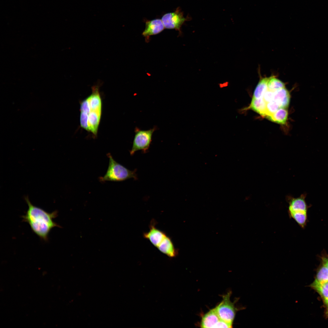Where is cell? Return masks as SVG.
<instances>
[{"mask_svg": "<svg viewBox=\"0 0 328 328\" xmlns=\"http://www.w3.org/2000/svg\"><path fill=\"white\" fill-rule=\"evenodd\" d=\"M24 199L28 206L25 215L22 216L23 220L26 222L32 230L41 239L46 241L51 230L60 226L53 221L57 216L56 211L48 213L42 209L33 205L28 196Z\"/></svg>", "mask_w": 328, "mask_h": 328, "instance_id": "obj_1", "label": "cell"}, {"mask_svg": "<svg viewBox=\"0 0 328 328\" xmlns=\"http://www.w3.org/2000/svg\"><path fill=\"white\" fill-rule=\"evenodd\" d=\"M107 155L109 159L108 166L105 175L99 178L101 182L121 181L130 178L137 179L136 170H130L118 163L114 159L110 153H108Z\"/></svg>", "mask_w": 328, "mask_h": 328, "instance_id": "obj_2", "label": "cell"}, {"mask_svg": "<svg viewBox=\"0 0 328 328\" xmlns=\"http://www.w3.org/2000/svg\"><path fill=\"white\" fill-rule=\"evenodd\" d=\"M231 295V292L230 291L223 295L222 301L214 309L221 319L233 325L237 312L238 310L245 309V308L236 307L235 304L239 299H236L234 302H232L230 299Z\"/></svg>", "mask_w": 328, "mask_h": 328, "instance_id": "obj_3", "label": "cell"}, {"mask_svg": "<svg viewBox=\"0 0 328 328\" xmlns=\"http://www.w3.org/2000/svg\"><path fill=\"white\" fill-rule=\"evenodd\" d=\"M157 129L156 126L147 130L135 128L132 147L130 152L131 155H133L138 151L141 150L144 153L148 151L152 141L153 133Z\"/></svg>", "mask_w": 328, "mask_h": 328, "instance_id": "obj_4", "label": "cell"}, {"mask_svg": "<svg viewBox=\"0 0 328 328\" xmlns=\"http://www.w3.org/2000/svg\"><path fill=\"white\" fill-rule=\"evenodd\" d=\"M190 19L189 17H184L180 8L178 7L174 12L164 14L161 20L165 28L175 29L180 33L182 25Z\"/></svg>", "mask_w": 328, "mask_h": 328, "instance_id": "obj_5", "label": "cell"}, {"mask_svg": "<svg viewBox=\"0 0 328 328\" xmlns=\"http://www.w3.org/2000/svg\"><path fill=\"white\" fill-rule=\"evenodd\" d=\"M232 326L223 321L219 317L214 308L202 317L200 323L202 328H232Z\"/></svg>", "mask_w": 328, "mask_h": 328, "instance_id": "obj_6", "label": "cell"}, {"mask_svg": "<svg viewBox=\"0 0 328 328\" xmlns=\"http://www.w3.org/2000/svg\"><path fill=\"white\" fill-rule=\"evenodd\" d=\"M305 197L306 194H302L298 197H290L288 199V212L290 217L294 214L307 213V206Z\"/></svg>", "mask_w": 328, "mask_h": 328, "instance_id": "obj_7", "label": "cell"}, {"mask_svg": "<svg viewBox=\"0 0 328 328\" xmlns=\"http://www.w3.org/2000/svg\"><path fill=\"white\" fill-rule=\"evenodd\" d=\"M149 226V231L144 233L143 237L149 241L157 248L167 234L156 227L154 221L151 222Z\"/></svg>", "mask_w": 328, "mask_h": 328, "instance_id": "obj_8", "label": "cell"}, {"mask_svg": "<svg viewBox=\"0 0 328 328\" xmlns=\"http://www.w3.org/2000/svg\"><path fill=\"white\" fill-rule=\"evenodd\" d=\"M165 29L161 19H156L151 20H147L145 26L142 34L148 40L150 36L157 34Z\"/></svg>", "mask_w": 328, "mask_h": 328, "instance_id": "obj_9", "label": "cell"}, {"mask_svg": "<svg viewBox=\"0 0 328 328\" xmlns=\"http://www.w3.org/2000/svg\"><path fill=\"white\" fill-rule=\"evenodd\" d=\"M161 252L170 258L176 257L178 251L175 248L171 238L167 235L157 247Z\"/></svg>", "mask_w": 328, "mask_h": 328, "instance_id": "obj_10", "label": "cell"}, {"mask_svg": "<svg viewBox=\"0 0 328 328\" xmlns=\"http://www.w3.org/2000/svg\"><path fill=\"white\" fill-rule=\"evenodd\" d=\"M101 111L90 110L88 113H87L88 115L89 131L91 132L94 135L97 134Z\"/></svg>", "mask_w": 328, "mask_h": 328, "instance_id": "obj_11", "label": "cell"}, {"mask_svg": "<svg viewBox=\"0 0 328 328\" xmlns=\"http://www.w3.org/2000/svg\"><path fill=\"white\" fill-rule=\"evenodd\" d=\"M87 98L90 105V110L101 111L102 103L97 86L93 87L92 93Z\"/></svg>", "mask_w": 328, "mask_h": 328, "instance_id": "obj_12", "label": "cell"}, {"mask_svg": "<svg viewBox=\"0 0 328 328\" xmlns=\"http://www.w3.org/2000/svg\"><path fill=\"white\" fill-rule=\"evenodd\" d=\"M310 287L320 295L325 306L328 304V281L320 283L315 281L310 285Z\"/></svg>", "mask_w": 328, "mask_h": 328, "instance_id": "obj_13", "label": "cell"}, {"mask_svg": "<svg viewBox=\"0 0 328 328\" xmlns=\"http://www.w3.org/2000/svg\"><path fill=\"white\" fill-rule=\"evenodd\" d=\"M267 103L263 98L259 99L252 98L249 106L247 109H251L257 112L263 117L266 114Z\"/></svg>", "mask_w": 328, "mask_h": 328, "instance_id": "obj_14", "label": "cell"}, {"mask_svg": "<svg viewBox=\"0 0 328 328\" xmlns=\"http://www.w3.org/2000/svg\"><path fill=\"white\" fill-rule=\"evenodd\" d=\"M288 116V111L286 109L279 108L274 114L268 116L266 118L271 121L279 124L286 123Z\"/></svg>", "mask_w": 328, "mask_h": 328, "instance_id": "obj_15", "label": "cell"}, {"mask_svg": "<svg viewBox=\"0 0 328 328\" xmlns=\"http://www.w3.org/2000/svg\"><path fill=\"white\" fill-rule=\"evenodd\" d=\"M269 77L262 78L258 82L254 91L252 98H263L265 92L268 90L267 84Z\"/></svg>", "mask_w": 328, "mask_h": 328, "instance_id": "obj_16", "label": "cell"}, {"mask_svg": "<svg viewBox=\"0 0 328 328\" xmlns=\"http://www.w3.org/2000/svg\"><path fill=\"white\" fill-rule=\"evenodd\" d=\"M267 86L268 90L273 92L285 87L284 83L274 76L269 77Z\"/></svg>", "mask_w": 328, "mask_h": 328, "instance_id": "obj_17", "label": "cell"}, {"mask_svg": "<svg viewBox=\"0 0 328 328\" xmlns=\"http://www.w3.org/2000/svg\"><path fill=\"white\" fill-rule=\"evenodd\" d=\"M314 281L320 283L328 282V268L322 265L318 270Z\"/></svg>", "mask_w": 328, "mask_h": 328, "instance_id": "obj_18", "label": "cell"}, {"mask_svg": "<svg viewBox=\"0 0 328 328\" xmlns=\"http://www.w3.org/2000/svg\"><path fill=\"white\" fill-rule=\"evenodd\" d=\"M289 95H290L289 91L285 87L274 92L273 100L279 105L281 102Z\"/></svg>", "mask_w": 328, "mask_h": 328, "instance_id": "obj_19", "label": "cell"}, {"mask_svg": "<svg viewBox=\"0 0 328 328\" xmlns=\"http://www.w3.org/2000/svg\"><path fill=\"white\" fill-rule=\"evenodd\" d=\"M280 108L278 103L273 100L267 103L266 114L265 118H266L268 116L272 115Z\"/></svg>", "mask_w": 328, "mask_h": 328, "instance_id": "obj_20", "label": "cell"}, {"mask_svg": "<svg viewBox=\"0 0 328 328\" xmlns=\"http://www.w3.org/2000/svg\"><path fill=\"white\" fill-rule=\"evenodd\" d=\"M80 124L81 127L89 131L87 114L84 112H81L80 114Z\"/></svg>", "mask_w": 328, "mask_h": 328, "instance_id": "obj_21", "label": "cell"}, {"mask_svg": "<svg viewBox=\"0 0 328 328\" xmlns=\"http://www.w3.org/2000/svg\"><path fill=\"white\" fill-rule=\"evenodd\" d=\"M274 92L268 90L265 93L263 98L266 103L273 100Z\"/></svg>", "mask_w": 328, "mask_h": 328, "instance_id": "obj_22", "label": "cell"}, {"mask_svg": "<svg viewBox=\"0 0 328 328\" xmlns=\"http://www.w3.org/2000/svg\"><path fill=\"white\" fill-rule=\"evenodd\" d=\"M321 259L323 265L328 268V256H323Z\"/></svg>", "mask_w": 328, "mask_h": 328, "instance_id": "obj_23", "label": "cell"}, {"mask_svg": "<svg viewBox=\"0 0 328 328\" xmlns=\"http://www.w3.org/2000/svg\"><path fill=\"white\" fill-rule=\"evenodd\" d=\"M325 314L326 316L328 317V304L326 306Z\"/></svg>", "mask_w": 328, "mask_h": 328, "instance_id": "obj_24", "label": "cell"}]
</instances>
